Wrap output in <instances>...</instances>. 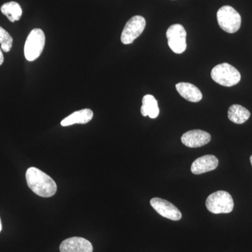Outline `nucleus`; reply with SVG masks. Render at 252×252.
<instances>
[{
	"label": "nucleus",
	"instance_id": "obj_1",
	"mask_svg": "<svg viewBox=\"0 0 252 252\" xmlns=\"http://www.w3.org/2000/svg\"><path fill=\"white\" fill-rule=\"evenodd\" d=\"M26 177L29 188L39 196L50 198L57 192V185L54 180L36 167L28 168Z\"/></svg>",
	"mask_w": 252,
	"mask_h": 252
},
{
	"label": "nucleus",
	"instance_id": "obj_2",
	"mask_svg": "<svg viewBox=\"0 0 252 252\" xmlns=\"http://www.w3.org/2000/svg\"><path fill=\"white\" fill-rule=\"evenodd\" d=\"M212 79L220 86L231 87L241 80V74L236 68L228 63L217 64L212 69Z\"/></svg>",
	"mask_w": 252,
	"mask_h": 252
},
{
	"label": "nucleus",
	"instance_id": "obj_3",
	"mask_svg": "<svg viewBox=\"0 0 252 252\" xmlns=\"http://www.w3.org/2000/svg\"><path fill=\"white\" fill-rule=\"evenodd\" d=\"M206 207L213 214H228L233 211L234 202L229 193L218 190L207 197Z\"/></svg>",
	"mask_w": 252,
	"mask_h": 252
},
{
	"label": "nucleus",
	"instance_id": "obj_4",
	"mask_svg": "<svg viewBox=\"0 0 252 252\" xmlns=\"http://www.w3.org/2000/svg\"><path fill=\"white\" fill-rule=\"evenodd\" d=\"M46 36L42 30L35 28L30 32L25 44V57L28 61H34L41 56L45 46Z\"/></svg>",
	"mask_w": 252,
	"mask_h": 252
},
{
	"label": "nucleus",
	"instance_id": "obj_5",
	"mask_svg": "<svg viewBox=\"0 0 252 252\" xmlns=\"http://www.w3.org/2000/svg\"><path fill=\"white\" fill-rule=\"evenodd\" d=\"M217 17L220 28L230 34L236 32L241 26V16L232 6H222L217 11Z\"/></svg>",
	"mask_w": 252,
	"mask_h": 252
},
{
	"label": "nucleus",
	"instance_id": "obj_6",
	"mask_svg": "<svg viewBox=\"0 0 252 252\" xmlns=\"http://www.w3.org/2000/svg\"><path fill=\"white\" fill-rule=\"evenodd\" d=\"M169 47L175 54H182L187 49V32L182 25H172L166 32Z\"/></svg>",
	"mask_w": 252,
	"mask_h": 252
},
{
	"label": "nucleus",
	"instance_id": "obj_7",
	"mask_svg": "<svg viewBox=\"0 0 252 252\" xmlns=\"http://www.w3.org/2000/svg\"><path fill=\"white\" fill-rule=\"evenodd\" d=\"M146 27L145 18L141 16H135L126 23L121 36L124 44H130L142 34Z\"/></svg>",
	"mask_w": 252,
	"mask_h": 252
},
{
	"label": "nucleus",
	"instance_id": "obj_8",
	"mask_svg": "<svg viewBox=\"0 0 252 252\" xmlns=\"http://www.w3.org/2000/svg\"><path fill=\"white\" fill-rule=\"evenodd\" d=\"M151 205L162 217L172 220H179L182 219V213L177 207L167 200L159 198L151 200Z\"/></svg>",
	"mask_w": 252,
	"mask_h": 252
},
{
	"label": "nucleus",
	"instance_id": "obj_9",
	"mask_svg": "<svg viewBox=\"0 0 252 252\" xmlns=\"http://www.w3.org/2000/svg\"><path fill=\"white\" fill-rule=\"evenodd\" d=\"M181 140L186 147L198 148L208 144L211 140V135L205 131L193 130L183 134Z\"/></svg>",
	"mask_w": 252,
	"mask_h": 252
},
{
	"label": "nucleus",
	"instance_id": "obj_10",
	"mask_svg": "<svg viewBox=\"0 0 252 252\" xmlns=\"http://www.w3.org/2000/svg\"><path fill=\"white\" fill-rule=\"evenodd\" d=\"M93 250L91 242L79 237L66 239L60 246L61 252H93Z\"/></svg>",
	"mask_w": 252,
	"mask_h": 252
},
{
	"label": "nucleus",
	"instance_id": "obj_11",
	"mask_svg": "<svg viewBox=\"0 0 252 252\" xmlns=\"http://www.w3.org/2000/svg\"><path fill=\"white\" fill-rule=\"evenodd\" d=\"M219 165V160L213 155H205L197 158L192 164L190 170L194 175H201L215 170Z\"/></svg>",
	"mask_w": 252,
	"mask_h": 252
},
{
	"label": "nucleus",
	"instance_id": "obj_12",
	"mask_svg": "<svg viewBox=\"0 0 252 252\" xmlns=\"http://www.w3.org/2000/svg\"><path fill=\"white\" fill-rule=\"evenodd\" d=\"M175 87L180 95L189 102H198L203 98L201 91L193 84L181 82L176 84Z\"/></svg>",
	"mask_w": 252,
	"mask_h": 252
},
{
	"label": "nucleus",
	"instance_id": "obj_13",
	"mask_svg": "<svg viewBox=\"0 0 252 252\" xmlns=\"http://www.w3.org/2000/svg\"><path fill=\"white\" fill-rule=\"evenodd\" d=\"M93 117H94V112L91 109H81L64 118L61 122V124L64 127L74 125V124H86L90 122Z\"/></svg>",
	"mask_w": 252,
	"mask_h": 252
},
{
	"label": "nucleus",
	"instance_id": "obj_14",
	"mask_svg": "<svg viewBox=\"0 0 252 252\" xmlns=\"http://www.w3.org/2000/svg\"><path fill=\"white\" fill-rule=\"evenodd\" d=\"M158 106L157 99L152 94H146L142 98L141 114L143 117L149 116L151 119H156L159 115Z\"/></svg>",
	"mask_w": 252,
	"mask_h": 252
},
{
	"label": "nucleus",
	"instance_id": "obj_15",
	"mask_svg": "<svg viewBox=\"0 0 252 252\" xmlns=\"http://www.w3.org/2000/svg\"><path fill=\"white\" fill-rule=\"evenodd\" d=\"M250 111L243 106L233 104L228 111V117L230 122L236 124H243L250 119Z\"/></svg>",
	"mask_w": 252,
	"mask_h": 252
},
{
	"label": "nucleus",
	"instance_id": "obj_16",
	"mask_svg": "<svg viewBox=\"0 0 252 252\" xmlns=\"http://www.w3.org/2000/svg\"><path fill=\"white\" fill-rule=\"evenodd\" d=\"M1 11L11 22L19 21L22 16V8L16 1L5 3L1 6Z\"/></svg>",
	"mask_w": 252,
	"mask_h": 252
},
{
	"label": "nucleus",
	"instance_id": "obj_17",
	"mask_svg": "<svg viewBox=\"0 0 252 252\" xmlns=\"http://www.w3.org/2000/svg\"><path fill=\"white\" fill-rule=\"evenodd\" d=\"M0 45L1 49L4 52L11 51L13 45V38L6 30L0 26Z\"/></svg>",
	"mask_w": 252,
	"mask_h": 252
},
{
	"label": "nucleus",
	"instance_id": "obj_18",
	"mask_svg": "<svg viewBox=\"0 0 252 252\" xmlns=\"http://www.w3.org/2000/svg\"><path fill=\"white\" fill-rule=\"evenodd\" d=\"M4 55H3L2 50H1V48H0V66L3 64L4 63Z\"/></svg>",
	"mask_w": 252,
	"mask_h": 252
},
{
	"label": "nucleus",
	"instance_id": "obj_19",
	"mask_svg": "<svg viewBox=\"0 0 252 252\" xmlns=\"http://www.w3.org/2000/svg\"><path fill=\"white\" fill-rule=\"evenodd\" d=\"M1 228H2V225H1V219H0V232H1Z\"/></svg>",
	"mask_w": 252,
	"mask_h": 252
},
{
	"label": "nucleus",
	"instance_id": "obj_20",
	"mask_svg": "<svg viewBox=\"0 0 252 252\" xmlns=\"http://www.w3.org/2000/svg\"><path fill=\"white\" fill-rule=\"evenodd\" d=\"M250 162H251L252 166V155L251 156V157H250Z\"/></svg>",
	"mask_w": 252,
	"mask_h": 252
}]
</instances>
